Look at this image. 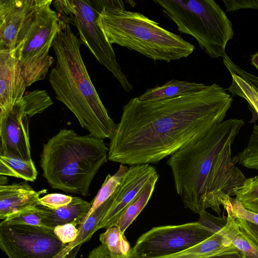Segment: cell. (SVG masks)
I'll use <instances>...</instances> for the list:
<instances>
[{"instance_id":"8992f818","label":"cell","mask_w":258,"mask_h":258,"mask_svg":"<svg viewBox=\"0 0 258 258\" xmlns=\"http://www.w3.org/2000/svg\"><path fill=\"white\" fill-rule=\"evenodd\" d=\"M177 30L198 41L213 58L223 57L228 41L234 35L231 21L213 0H155Z\"/></svg>"},{"instance_id":"5b68a950","label":"cell","mask_w":258,"mask_h":258,"mask_svg":"<svg viewBox=\"0 0 258 258\" xmlns=\"http://www.w3.org/2000/svg\"><path fill=\"white\" fill-rule=\"evenodd\" d=\"M97 23L110 44L167 62L185 58L195 46L143 14L125 10L123 1L103 0Z\"/></svg>"},{"instance_id":"4fadbf2b","label":"cell","mask_w":258,"mask_h":258,"mask_svg":"<svg viewBox=\"0 0 258 258\" xmlns=\"http://www.w3.org/2000/svg\"><path fill=\"white\" fill-rule=\"evenodd\" d=\"M36 0H0V50H15L18 34Z\"/></svg>"},{"instance_id":"6da1fadb","label":"cell","mask_w":258,"mask_h":258,"mask_svg":"<svg viewBox=\"0 0 258 258\" xmlns=\"http://www.w3.org/2000/svg\"><path fill=\"white\" fill-rule=\"evenodd\" d=\"M232 101L216 83L157 101L133 98L110 138L108 160L129 166L157 164L223 121Z\"/></svg>"},{"instance_id":"f1b7e54d","label":"cell","mask_w":258,"mask_h":258,"mask_svg":"<svg viewBox=\"0 0 258 258\" xmlns=\"http://www.w3.org/2000/svg\"><path fill=\"white\" fill-rule=\"evenodd\" d=\"M4 220L11 225H29L47 227L43 223L42 219L37 212V206L19 211L8 217Z\"/></svg>"},{"instance_id":"52a82bcc","label":"cell","mask_w":258,"mask_h":258,"mask_svg":"<svg viewBox=\"0 0 258 258\" xmlns=\"http://www.w3.org/2000/svg\"><path fill=\"white\" fill-rule=\"evenodd\" d=\"M51 0H36L21 28L14 50L27 87L45 78L54 59L49 54L58 29L59 17Z\"/></svg>"},{"instance_id":"3957f363","label":"cell","mask_w":258,"mask_h":258,"mask_svg":"<svg viewBox=\"0 0 258 258\" xmlns=\"http://www.w3.org/2000/svg\"><path fill=\"white\" fill-rule=\"evenodd\" d=\"M81 44L70 25L59 18L52 45L56 65L50 70L49 81L56 99L74 114L83 128L98 138L110 139L116 124L90 78L81 56Z\"/></svg>"},{"instance_id":"d6986e66","label":"cell","mask_w":258,"mask_h":258,"mask_svg":"<svg viewBox=\"0 0 258 258\" xmlns=\"http://www.w3.org/2000/svg\"><path fill=\"white\" fill-rule=\"evenodd\" d=\"M113 202L111 196L86 220L82 225L78 226V234L76 239L68 244L64 249L68 258H75L82 244L89 241L93 234L97 231V227L105 216Z\"/></svg>"},{"instance_id":"30bf717a","label":"cell","mask_w":258,"mask_h":258,"mask_svg":"<svg viewBox=\"0 0 258 258\" xmlns=\"http://www.w3.org/2000/svg\"><path fill=\"white\" fill-rule=\"evenodd\" d=\"M214 233L198 221L158 226L142 235L133 248L139 258L164 256L198 244Z\"/></svg>"},{"instance_id":"e575fe53","label":"cell","mask_w":258,"mask_h":258,"mask_svg":"<svg viewBox=\"0 0 258 258\" xmlns=\"http://www.w3.org/2000/svg\"><path fill=\"white\" fill-rule=\"evenodd\" d=\"M227 12L240 9H258V0H223Z\"/></svg>"},{"instance_id":"ba28073f","label":"cell","mask_w":258,"mask_h":258,"mask_svg":"<svg viewBox=\"0 0 258 258\" xmlns=\"http://www.w3.org/2000/svg\"><path fill=\"white\" fill-rule=\"evenodd\" d=\"M53 5L59 18L76 27L80 41L100 63L109 71L127 92L133 89L117 62L112 45L97 23L103 0H55Z\"/></svg>"},{"instance_id":"d4e9b609","label":"cell","mask_w":258,"mask_h":258,"mask_svg":"<svg viewBox=\"0 0 258 258\" xmlns=\"http://www.w3.org/2000/svg\"><path fill=\"white\" fill-rule=\"evenodd\" d=\"M127 169L128 167L126 165L120 164L119 169L115 174L113 175L108 174L107 175L92 202L90 210L79 226L82 225L87 218L113 194Z\"/></svg>"},{"instance_id":"44dd1931","label":"cell","mask_w":258,"mask_h":258,"mask_svg":"<svg viewBox=\"0 0 258 258\" xmlns=\"http://www.w3.org/2000/svg\"><path fill=\"white\" fill-rule=\"evenodd\" d=\"M159 175L152 178L138 196L121 213L114 226L124 233L147 205L155 188Z\"/></svg>"},{"instance_id":"8d00e7d4","label":"cell","mask_w":258,"mask_h":258,"mask_svg":"<svg viewBox=\"0 0 258 258\" xmlns=\"http://www.w3.org/2000/svg\"><path fill=\"white\" fill-rule=\"evenodd\" d=\"M204 258H243L239 252L221 254Z\"/></svg>"},{"instance_id":"ffe728a7","label":"cell","mask_w":258,"mask_h":258,"mask_svg":"<svg viewBox=\"0 0 258 258\" xmlns=\"http://www.w3.org/2000/svg\"><path fill=\"white\" fill-rule=\"evenodd\" d=\"M235 74L252 87L258 93V77L240 68H237ZM238 163L245 168L258 171V125L253 126L252 134L247 146L237 155ZM258 178V174L255 176Z\"/></svg>"},{"instance_id":"603a6c76","label":"cell","mask_w":258,"mask_h":258,"mask_svg":"<svg viewBox=\"0 0 258 258\" xmlns=\"http://www.w3.org/2000/svg\"><path fill=\"white\" fill-rule=\"evenodd\" d=\"M227 221L221 230L231 241L244 258H258V247L242 232L235 218L227 212Z\"/></svg>"},{"instance_id":"1f68e13d","label":"cell","mask_w":258,"mask_h":258,"mask_svg":"<svg viewBox=\"0 0 258 258\" xmlns=\"http://www.w3.org/2000/svg\"><path fill=\"white\" fill-rule=\"evenodd\" d=\"M199 215L198 222L215 233L220 231L226 223L227 217L215 216L207 212L206 209L202 210Z\"/></svg>"},{"instance_id":"f35d334b","label":"cell","mask_w":258,"mask_h":258,"mask_svg":"<svg viewBox=\"0 0 258 258\" xmlns=\"http://www.w3.org/2000/svg\"><path fill=\"white\" fill-rule=\"evenodd\" d=\"M8 178L3 175H0V186L8 184Z\"/></svg>"},{"instance_id":"9c48e42d","label":"cell","mask_w":258,"mask_h":258,"mask_svg":"<svg viewBox=\"0 0 258 258\" xmlns=\"http://www.w3.org/2000/svg\"><path fill=\"white\" fill-rule=\"evenodd\" d=\"M54 228L0 223V247L8 258H68Z\"/></svg>"},{"instance_id":"ac0fdd59","label":"cell","mask_w":258,"mask_h":258,"mask_svg":"<svg viewBox=\"0 0 258 258\" xmlns=\"http://www.w3.org/2000/svg\"><path fill=\"white\" fill-rule=\"evenodd\" d=\"M206 86L203 83L173 79L161 86L147 90L138 98L141 101H157L194 93Z\"/></svg>"},{"instance_id":"f546056e","label":"cell","mask_w":258,"mask_h":258,"mask_svg":"<svg viewBox=\"0 0 258 258\" xmlns=\"http://www.w3.org/2000/svg\"><path fill=\"white\" fill-rule=\"evenodd\" d=\"M224 208L233 217L247 221L258 225V214L245 209L235 198L230 197Z\"/></svg>"},{"instance_id":"cb8c5ba5","label":"cell","mask_w":258,"mask_h":258,"mask_svg":"<svg viewBox=\"0 0 258 258\" xmlns=\"http://www.w3.org/2000/svg\"><path fill=\"white\" fill-rule=\"evenodd\" d=\"M101 244L106 247L112 258H128L132 248L124 233L116 226L106 228L99 235Z\"/></svg>"},{"instance_id":"2e32d148","label":"cell","mask_w":258,"mask_h":258,"mask_svg":"<svg viewBox=\"0 0 258 258\" xmlns=\"http://www.w3.org/2000/svg\"><path fill=\"white\" fill-rule=\"evenodd\" d=\"M92 203L77 197L67 205L56 209L37 206V212L44 225L54 228L56 226L71 223L80 225L90 210Z\"/></svg>"},{"instance_id":"4316f807","label":"cell","mask_w":258,"mask_h":258,"mask_svg":"<svg viewBox=\"0 0 258 258\" xmlns=\"http://www.w3.org/2000/svg\"><path fill=\"white\" fill-rule=\"evenodd\" d=\"M230 73L232 81L228 91L232 96L237 95L245 99L253 114L258 116V93L239 77L232 73Z\"/></svg>"},{"instance_id":"484cf974","label":"cell","mask_w":258,"mask_h":258,"mask_svg":"<svg viewBox=\"0 0 258 258\" xmlns=\"http://www.w3.org/2000/svg\"><path fill=\"white\" fill-rule=\"evenodd\" d=\"M235 199L246 210L258 214V178H246L235 191Z\"/></svg>"},{"instance_id":"d590c367","label":"cell","mask_w":258,"mask_h":258,"mask_svg":"<svg viewBox=\"0 0 258 258\" xmlns=\"http://www.w3.org/2000/svg\"><path fill=\"white\" fill-rule=\"evenodd\" d=\"M87 258H112L109 251L104 245L101 244L92 250ZM128 258H139L132 248Z\"/></svg>"},{"instance_id":"7c38bea8","label":"cell","mask_w":258,"mask_h":258,"mask_svg":"<svg viewBox=\"0 0 258 258\" xmlns=\"http://www.w3.org/2000/svg\"><path fill=\"white\" fill-rule=\"evenodd\" d=\"M158 175L156 169L151 164L130 166L112 195V203L97 230L114 226L124 210L150 180Z\"/></svg>"},{"instance_id":"7a4b0ae2","label":"cell","mask_w":258,"mask_h":258,"mask_svg":"<svg viewBox=\"0 0 258 258\" xmlns=\"http://www.w3.org/2000/svg\"><path fill=\"white\" fill-rule=\"evenodd\" d=\"M242 119L224 120L204 137L177 151L167 161L174 187L185 208L199 214L211 208L219 216L231 196L246 179L232 157L234 141Z\"/></svg>"},{"instance_id":"d6a6232c","label":"cell","mask_w":258,"mask_h":258,"mask_svg":"<svg viewBox=\"0 0 258 258\" xmlns=\"http://www.w3.org/2000/svg\"><path fill=\"white\" fill-rule=\"evenodd\" d=\"M53 232L56 237L64 244L74 241L78 234V229L73 224L60 225L54 228Z\"/></svg>"},{"instance_id":"5bb4252c","label":"cell","mask_w":258,"mask_h":258,"mask_svg":"<svg viewBox=\"0 0 258 258\" xmlns=\"http://www.w3.org/2000/svg\"><path fill=\"white\" fill-rule=\"evenodd\" d=\"M27 84L13 50H0V111L23 97Z\"/></svg>"},{"instance_id":"e0dca14e","label":"cell","mask_w":258,"mask_h":258,"mask_svg":"<svg viewBox=\"0 0 258 258\" xmlns=\"http://www.w3.org/2000/svg\"><path fill=\"white\" fill-rule=\"evenodd\" d=\"M221 229L193 246L172 254L156 258H204L239 252Z\"/></svg>"},{"instance_id":"ab89813d","label":"cell","mask_w":258,"mask_h":258,"mask_svg":"<svg viewBox=\"0 0 258 258\" xmlns=\"http://www.w3.org/2000/svg\"><path fill=\"white\" fill-rule=\"evenodd\" d=\"M243 258H244L243 257H242Z\"/></svg>"},{"instance_id":"74e56055","label":"cell","mask_w":258,"mask_h":258,"mask_svg":"<svg viewBox=\"0 0 258 258\" xmlns=\"http://www.w3.org/2000/svg\"><path fill=\"white\" fill-rule=\"evenodd\" d=\"M250 61L251 63L258 70V52L251 55Z\"/></svg>"},{"instance_id":"4dcf8cb0","label":"cell","mask_w":258,"mask_h":258,"mask_svg":"<svg viewBox=\"0 0 258 258\" xmlns=\"http://www.w3.org/2000/svg\"><path fill=\"white\" fill-rule=\"evenodd\" d=\"M72 199L73 197L61 194H50L40 198L38 204L47 208L56 209L68 205Z\"/></svg>"},{"instance_id":"83f0119b","label":"cell","mask_w":258,"mask_h":258,"mask_svg":"<svg viewBox=\"0 0 258 258\" xmlns=\"http://www.w3.org/2000/svg\"><path fill=\"white\" fill-rule=\"evenodd\" d=\"M23 98L25 104V113L29 118L42 112L53 104L45 90H35L27 92Z\"/></svg>"},{"instance_id":"277c9868","label":"cell","mask_w":258,"mask_h":258,"mask_svg":"<svg viewBox=\"0 0 258 258\" xmlns=\"http://www.w3.org/2000/svg\"><path fill=\"white\" fill-rule=\"evenodd\" d=\"M108 151L103 139L61 129L43 145V176L53 189L88 196L95 175L107 162Z\"/></svg>"},{"instance_id":"836d02e7","label":"cell","mask_w":258,"mask_h":258,"mask_svg":"<svg viewBox=\"0 0 258 258\" xmlns=\"http://www.w3.org/2000/svg\"><path fill=\"white\" fill-rule=\"evenodd\" d=\"M234 218L240 229L246 237L258 247V225L242 219Z\"/></svg>"},{"instance_id":"7402d4cb","label":"cell","mask_w":258,"mask_h":258,"mask_svg":"<svg viewBox=\"0 0 258 258\" xmlns=\"http://www.w3.org/2000/svg\"><path fill=\"white\" fill-rule=\"evenodd\" d=\"M0 175L33 182L37 178V171L32 159L23 160L0 155Z\"/></svg>"},{"instance_id":"8fae6325","label":"cell","mask_w":258,"mask_h":258,"mask_svg":"<svg viewBox=\"0 0 258 258\" xmlns=\"http://www.w3.org/2000/svg\"><path fill=\"white\" fill-rule=\"evenodd\" d=\"M29 118L23 97L0 111V155L31 160Z\"/></svg>"},{"instance_id":"9a60e30c","label":"cell","mask_w":258,"mask_h":258,"mask_svg":"<svg viewBox=\"0 0 258 258\" xmlns=\"http://www.w3.org/2000/svg\"><path fill=\"white\" fill-rule=\"evenodd\" d=\"M43 189L34 190L27 181L0 186V219L24 209L38 206L40 196L46 193Z\"/></svg>"}]
</instances>
